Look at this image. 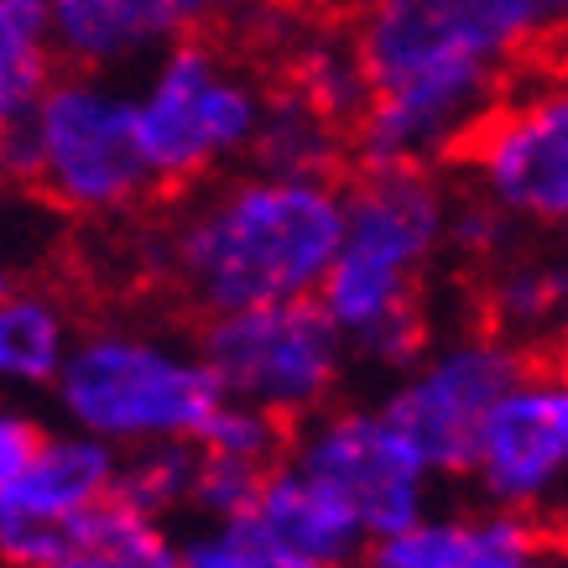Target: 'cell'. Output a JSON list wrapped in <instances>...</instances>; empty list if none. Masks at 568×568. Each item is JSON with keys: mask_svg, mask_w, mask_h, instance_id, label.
<instances>
[{"mask_svg": "<svg viewBox=\"0 0 568 568\" xmlns=\"http://www.w3.org/2000/svg\"><path fill=\"white\" fill-rule=\"evenodd\" d=\"M568 261H542V256H517L500 261L490 287H485V308H490V334L500 339H521V334H548L558 297H564Z\"/></svg>", "mask_w": 568, "mask_h": 568, "instance_id": "21", "label": "cell"}, {"mask_svg": "<svg viewBox=\"0 0 568 568\" xmlns=\"http://www.w3.org/2000/svg\"><path fill=\"white\" fill-rule=\"evenodd\" d=\"M58 402L73 428L100 444H199L220 413V381L193 349L156 339L146 328L100 324L79 334L58 371Z\"/></svg>", "mask_w": 568, "mask_h": 568, "instance_id": "5", "label": "cell"}, {"mask_svg": "<svg viewBox=\"0 0 568 568\" xmlns=\"http://www.w3.org/2000/svg\"><path fill=\"white\" fill-rule=\"evenodd\" d=\"M355 52L371 100L349 125L361 168H438L465 152L475 125L500 100V73L469 48L448 0H365Z\"/></svg>", "mask_w": 568, "mask_h": 568, "instance_id": "2", "label": "cell"}, {"mask_svg": "<svg viewBox=\"0 0 568 568\" xmlns=\"http://www.w3.org/2000/svg\"><path fill=\"white\" fill-rule=\"evenodd\" d=\"M345 230V189L334 178L230 173L193 193L168 230V272L199 313L318 297Z\"/></svg>", "mask_w": 568, "mask_h": 568, "instance_id": "1", "label": "cell"}, {"mask_svg": "<svg viewBox=\"0 0 568 568\" xmlns=\"http://www.w3.org/2000/svg\"><path fill=\"white\" fill-rule=\"evenodd\" d=\"M469 189L517 230L568 235V73L490 104L465 146Z\"/></svg>", "mask_w": 568, "mask_h": 568, "instance_id": "8", "label": "cell"}, {"mask_svg": "<svg viewBox=\"0 0 568 568\" xmlns=\"http://www.w3.org/2000/svg\"><path fill=\"white\" fill-rule=\"evenodd\" d=\"M245 517H256L282 548L303 552V558H318L328 568H345V558L361 548V537H365L361 517L349 511L345 500L334 496L328 485L297 475V469H266L261 496Z\"/></svg>", "mask_w": 568, "mask_h": 568, "instance_id": "14", "label": "cell"}, {"mask_svg": "<svg viewBox=\"0 0 568 568\" xmlns=\"http://www.w3.org/2000/svg\"><path fill=\"white\" fill-rule=\"evenodd\" d=\"M115 475L121 465H115L110 444L89 438V433H73V438L48 433L32 465L11 485H0V527H63L84 506L110 496Z\"/></svg>", "mask_w": 568, "mask_h": 568, "instance_id": "13", "label": "cell"}, {"mask_svg": "<svg viewBox=\"0 0 568 568\" xmlns=\"http://www.w3.org/2000/svg\"><path fill=\"white\" fill-rule=\"evenodd\" d=\"M287 89H293L303 104H313L318 115H328L334 125H355V115L371 100V79H365V63L355 52V37L339 32H313L293 48V63H287Z\"/></svg>", "mask_w": 568, "mask_h": 568, "instance_id": "20", "label": "cell"}, {"mask_svg": "<svg viewBox=\"0 0 568 568\" xmlns=\"http://www.w3.org/2000/svg\"><path fill=\"white\" fill-rule=\"evenodd\" d=\"M37 6H42V0H37Z\"/></svg>", "mask_w": 568, "mask_h": 568, "instance_id": "29", "label": "cell"}, {"mask_svg": "<svg viewBox=\"0 0 568 568\" xmlns=\"http://www.w3.org/2000/svg\"><path fill=\"white\" fill-rule=\"evenodd\" d=\"M199 361L214 371L224 402L297 423L334 396L345 376V339L313 297H297L209 318Z\"/></svg>", "mask_w": 568, "mask_h": 568, "instance_id": "7", "label": "cell"}, {"mask_svg": "<svg viewBox=\"0 0 568 568\" xmlns=\"http://www.w3.org/2000/svg\"><path fill=\"white\" fill-rule=\"evenodd\" d=\"M58 79L48 11L37 0H0V131H17Z\"/></svg>", "mask_w": 568, "mask_h": 568, "instance_id": "18", "label": "cell"}, {"mask_svg": "<svg viewBox=\"0 0 568 568\" xmlns=\"http://www.w3.org/2000/svg\"><path fill=\"white\" fill-rule=\"evenodd\" d=\"M297 475L328 485L361 517L365 532L396 537L417 527L428 465L381 413H334L297 444Z\"/></svg>", "mask_w": 568, "mask_h": 568, "instance_id": "10", "label": "cell"}, {"mask_svg": "<svg viewBox=\"0 0 568 568\" xmlns=\"http://www.w3.org/2000/svg\"><path fill=\"white\" fill-rule=\"evenodd\" d=\"M287 444V423L261 407H245V402H220V413L204 423L199 433V448L214 454V459H241V465L272 469V459Z\"/></svg>", "mask_w": 568, "mask_h": 568, "instance_id": "22", "label": "cell"}, {"mask_svg": "<svg viewBox=\"0 0 568 568\" xmlns=\"http://www.w3.org/2000/svg\"><path fill=\"white\" fill-rule=\"evenodd\" d=\"M193 475H199L193 444H152L125 475H115V496L131 500L146 517H156L162 506H173L178 496H189Z\"/></svg>", "mask_w": 568, "mask_h": 568, "instance_id": "23", "label": "cell"}, {"mask_svg": "<svg viewBox=\"0 0 568 568\" xmlns=\"http://www.w3.org/2000/svg\"><path fill=\"white\" fill-rule=\"evenodd\" d=\"M178 568H261V564L230 532H220L214 542H199V548H189V558H183Z\"/></svg>", "mask_w": 568, "mask_h": 568, "instance_id": "27", "label": "cell"}, {"mask_svg": "<svg viewBox=\"0 0 568 568\" xmlns=\"http://www.w3.org/2000/svg\"><path fill=\"white\" fill-rule=\"evenodd\" d=\"M261 110L266 89L204 37L146 58L131 89V121L152 189H199L245 162Z\"/></svg>", "mask_w": 568, "mask_h": 568, "instance_id": "6", "label": "cell"}, {"mask_svg": "<svg viewBox=\"0 0 568 568\" xmlns=\"http://www.w3.org/2000/svg\"><path fill=\"white\" fill-rule=\"evenodd\" d=\"M448 11L496 69H511L521 52L568 37V0H448Z\"/></svg>", "mask_w": 568, "mask_h": 568, "instance_id": "19", "label": "cell"}, {"mask_svg": "<svg viewBox=\"0 0 568 568\" xmlns=\"http://www.w3.org/2000/svg\"><path fill=\"white\" fill-rule=\"evenodd\" d=\"M345 146V125H334L313 104L297 100L293 89H282V94H266V110H261L256 141H251L245 162L282 178H334Z\"/></svg>", "mask_w": 568, "mask_h": 568, "instance_id": "16", "label": "cell"}, {"mask_svg": "<svg viewBox=\"0 0 568 568\" xmlns=\"http://www.w3.org/2000/svg\"><path fill=\"white\" fill-rule=\"evenodd\" d=\"M42 11L58 63L115 79L162 48L199 37L224 0H42Z\"/></svg>", "mask_w": 568, "mask_h": 568, "instance_id": "12", "label": "cell"}, {"mask_svg": "<svg viewBox=\"0 0 568 568\" xmlns=\"http://www.w3.org/2000/svg\"><path fill=\"white\" fill-rule=\"evenodd\" d=\"M0 178L79 220H115L152 193L131 89L110 73H58L17 131H0Z\"/></svg>", "mask_w": 568, "mask_h": 568, "instance_id": "4", "label": "cell"}, {"mask_svg": "<svg viewBox=\"0 0 568 568\" xmlns=\"http://www.w3.org/2000/svg\"><path fill=\"white\" fill-rule=\"evenodd\" d=\"M511 230L517 224H506L496 209H485L480 199L465 209H454V224H448V245H459L469 256H500L506 241H511Z\"/></svg>", "mask_w": 568, "mask_h": 568, "instance_id": "25", "label": "cell"}, {"mask_svg": "<svg viewBox=\"0 0 568 568\" xmlns=\"http://www.w3.org/2000/svg\"><path fill=\"white\" fill-rule=\"evenodd\" d=\"M485 496L506 511H527L568 475V365H527L500 396L475 444Z\"/></svg>", "mask_w": 568, "mask_h": 568, "instance_id": "11", "label": "cell"}, {"mask_svg": "<svg viewBox=\"0 0 568 568\" xmlns=\"http://www.w3.org/2000/svg\"><path fill=\"white\" fill-rule=\"evenodd\" d=\"M454 199L428 168H361L345 189L339 251L318 282V308L345 349L381 365H417L428 318L423 282L448 251Z\"/></svg>", "mask_w": 568, "mask_h": 568, "instance_id": "3", "label": "cell"}, {"mask_svg": "<svg viewBox=\"0 0 568 568\" xmlns=\"http://www.w3.org/2000/svg\"><path fill=\"white\" fill-rule=\"evenodd\" d=\"M48 444V433L37 428L27 413H11V407H0V485H11L21 469L32 465L37 454Z\"/></svg>", "mask_w": 568, "mask_h": 568, "instance_id": "26", "label": "cell"}, {"mask_svg": "<svg viewBox=\"0 0 568 568\" xmlns=\"http://www.w3.org/2000/svg\"><path fill=\"white\" fill-rule=\"evenodd\" d=\"M261 480L266 469L256 465H241V459H214V454H199V475H193V490L189 496L209 511H220L224 521L230 517H245L261 496Z\"/></svg>", "mask_w": 568, "mask_h": 568, "instance_id": "24", "label": "cell"}, {"mask_svg": "<svg viewBox=\"0 0 568 568\" xmlns=\"http://www.w3.org/2000/svg\"><path fill=\"white\" fill-rule=\"evenodd\" d=\"M63 537H69V552L52 568H178L173 548L152 527V517L115 490L63 521Z\"/></svg>", "mask_w": 568, "mask_h": 568, "instance_id": "17", "label": "cell"}, {"mask_svg": "<svg viewBox=\"0 0 568 568\" xmlns=\"http://www.w3.org/2000/svg\"><path fill=\"white\" fill-rule=\"evenodd\" d=\"M548 339H552V349H558V365H568V276H564L558 313H552V324H548Z\"/></svg>", "mask_w": 568, "mask_h": 568, "instance_id": "28", "label": "cell"}, {"mask_svg": "<svg viewBox=\"0 0 568 568\" xmlns=\"http://www.w3.org/2000/svg\"><path fill=\"white\" fill-rule=\"evenodd\" d=\"M73 318L42 287H6L0 293V381L11 386H52L73 349Z\"/></svg>", "mask_w": 568, "mask_h": 568, "instance_id": "15", "label": "cell"}, {"mask_svg": "<svg viewBox=\"0 0 568 568\" xmlns=\"http://www.w3.org/2000/svg\"><path fill=\"white\" fill-rule=\"evenodd\" d=\"M521 371L527 361L511 339H500L490 328L459 334L438 349H423V361L407 365V381L392 392L381 417L407 438V448L428 469L469 475L485 417L517 386Z\"/></svg>", "mask_w": 568, "mask_h": 568, "instance_id": "9", "label": "cell"}]
</instances>
